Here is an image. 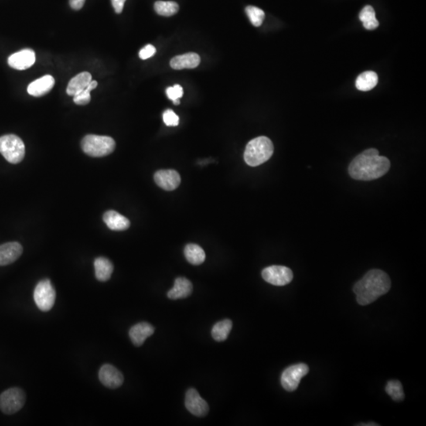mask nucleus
<instances>
[{
  "instance_id": "f257e3e1",
  "label": "nucleus",
  "mask_w": 426,
  "mask_h": 426,
  "mask_svg": "<svg viewBox=\"0 0 426 426\" xmlns=\"http://www.w3.org/2000/svg\"><path fill=\"white\" fill-rule=\"evenodd\" d=\"M390 168V161L387 157L379 155L376 148H369L355 157L348 171L355 180L371 181L385 175Z\"/></svg>"
},
{
  "instance_id": "f03ea898",
  "label": "nucleus",
  "mask_w": 426,
  "mask_h": 426,
  "mask_svg": "<svg viewBox=\"0 0 426 426\" xmlns=\"http://www.w3.org/2000/svg\"><path fill=\"white\" fill-rule=\"evenodd\" d=\"M391 284L387 273L382 270H370L354 286L353 291L356 294L358 303L361 305L373 303L389 292Z\"/></svg>"
},
{
  "instance_id": "7ed1b4c3",
  "label": "nucleus",
  "mask_w": 426,
  "mask_h": 426,
  "mask_svg": "<svg viewBox=\"0 0 426 426\" xmlns=\"http://www.w3.org/2000/svg\"><path fill=\"white\" fill-rule=\"evenodd\" d=\"M274 152L273 142L268 137L261 136L251 140L247 144L244 160L249 166L257 167L271 158Z\"/></svg>"
},
{
  "instance_id": "20e7f679",
  "label": "nucleus",
  "mask_w": 426,
  "mask_h": 426,
  "mask_svg": "<svg viewBox=\"0 0 426 426\" xmlns=\"http://www.w3.org/2000/svg\"><path fill=\"white\" fill-rule=\"evenodd\" d=\"M82 150L93 157H103L112 153L115 148V141L107 136L89 134L82 139Z\"/></svg>"
},
{
  "instance_id": "39448f33",
  "label": "nucleus",
  "mask_w": 426,
  "mask_h": 426,
  "mask_svg": "<svg viewBox=\"0 0 426 426\" xmlns=\"http://www.w3.org/2000/svg\"><path fill=\"white\" fill-rule=\"evenodd\" d=\"M0 153L11 164H18L25 157V144L15 134L2 136L0 137Z\"/></svg>"
},
{
  "instance_id": "423d86ee",
  "label": "nucleus",
  "mask_w": 426,
  "mask_h": 426,
  "mask_svg": "<svg viewBox=\"0 0 426 426\" xmlns=\"http://www.w3.org/2000/svg\"><path fill=\"white\" fill-rule=\"evenodd\" d=\"M24 391L12 388L0 395V410L6 414H15L23 407L25 403Z\"/></svg>"
},
{
  "instance_id": "0eeeda50",
  "label": "nucleus",
  "mask_w": 426,
  "mask_h": 426,
  "mask_svg": "<svg viewBox=\"0 0 426 426\" xmlns=\"http://www.w3.org/2000/svg\"><path fill=\"white\" fill-rule=\"evenodd\" d=\"M34 301L41 311L47 312L52 309L56 301V291L50 280H41L34 290Z\"/></svg>"
},
{
  "instance_id": "6e6552de",
  "label": "nucleus",
  "mask_w": 426,
  "mask_h": 426,
  "mask_svg": "<svg viewBox=\"0 0 426 426\" xmlns=\"http://www.w3.org/2000/svg\"><path fill=\"white\" fill-rule=\"evenodd\" d=\"M308 373V367L303 363L296 364L287 368L281 376V384L287 392L298 389L301 378Z\"/></svg>"
},
{
  "instance_id": "1a4fd4ad",
  "label": "nucleus",
  "mask_w": 426,
  "mask_h": 426,
  "mask_svg": "<svg viewBox=\"0 0 426 426\" xmlns=\"http://www.w3.org/2000/svg\"><path fill=\"white\" fill-rule=\"evenodd\" d=\"M263 279L274 286H285L293 280V273L289 267L281 265L269 266L262 271Z\"/></svg>"
},
{
  "instance_id": "9d476101",
  "label": "nucleus",
  "mask_w": 426,
  "mask_h": 426,
  "mask_svg": "<svg viewBox=\"0 0 426 426\" xmlns=\"http://www.w3.org/2000/svg\"><path fill=\"white\" fill-rule=\"evenodd\" d=\"M185 405L191 414L197 417H204L209 413V407L207 402L201 397L196 389H190L186 392Z\"/></svg>"
},
{
  "instance_id": "9b49d317",
  "label": "nucleus",
  "mask_w": 426,
  "mask_h": 426,
  "mask_svg": "<svg viewBox=\"0 0 426 426\" xmlns=\"http://www.w3.org/2000/svg\"><path fill=\"white\" fill-rule=\"evenodd\" d=\"M99 378L105 387L111 389H118L124 381L121 372L109 364H106L100 368Z\"/></svg>"
},
{
  "instance_id": "f8f14e48",
  "label": "nucleus",
  "mask_w": 426,
  "mask_h": 426,
  "mask_svg": "<svg viewBox=\"0 0 426 426\" xmlns=\"http://www.w3.org/2000/svg\"><path fill=\"white\" fill-rule=\"evenodd\" d=\"M36 62V54L32 49H26L11 55L8 64L15 70H24L31 67Z\"/></svg>"
},
{
  "instance_id": "ddd939ff",
  "label": "nucleus",
  "mask_w": 426,
  "mask_h": 426,
  "mask_svg": "<svg viewBox=\"0 0 426 426\" xmlns=\"http://www.w3.org/2000/svg\"><path fill=\"white\" fill-rule=\"evenodd\" d=\"M156 183L165 190L177 189L180 185L181 177L175 170H160L154 175Z\"/></svg>"
},
{
  "instance_id": "4468645a",
  "label": "nucleus",
  "mask_w": 426,
  "mask_h": 426,
  "mask_svg": "<svg viewBox=\"0 0 426 426\" xmlns=\"http://www.w3.org/2000/svg\"><path fill=\"white\" fill-rule=\"evenodd\" d=\"M22 245L16 242L5 243L0 246V266L12 264L22 255Z\"/></svg>"
},
{
  "instance_id": "2eb2a0df",
  "label": "nucleus",
  "mask_w": 426,
  "mask_h": 426,
  "mask_svg": "<svg viewBox=\"0 0 426 426\" xmlns=\"http://www.w3.org/2000/svg\"><path fill=\"white\" fill-rule=\"evenodd\" d=\"M155 328L147 322L138 323L130 328L129 332L130 339L136 346H140L145 342V339L154 333Z\"/></svg>"
},
{
  "instance_id": "dca6fc26",
  "label": "nucleus",
  "mask_w": 426,
  "mask_h": 426,
  "mask_svg": "<svg viewBox=\"0 0 426 426\" xmlns=\"http://www.w3.org/2000/svg\"><path fill=\"white\" fill-rule=\"evenodd\" d=\"M55 85V79L51 75H45L36 79L28 86L27 91L32 97H42L52 90Z\"/></svg>"
},
{
  "instance_id": "f3484780",
  "label": "nucleus",
  "mask_w": 426,
  "mask_h": 426,
  "mask_svg": "<svg viewBox=\"0 0 426 426\" xmlns=\"http://www.w3.org/2000/svg\"><path fill=\"white\" fill-rule=\"evenodd\" d=\"M193 292V284L184 277H178L175 280L174 287L168 292L170 299L177 300L187 298Z\"/></svg>"
},
{
  "instance_id": "a211bd4d",
  "label": "nucleus",
  "mask_w": 426,
  "mask_h": 426,
  "mask_svg": "<svg viewBox=\"0 0 426 426\" xmlns=\"http://www.w3.org/2000/svg\"><path fill=\"white\" fill-rule=\"evenodd\" d=\"M200 56L197 53L190 52V53L175 56L171 59L170 65L175 70H182V69H193L200 64Z\"/></svg>"
},
{
  "instance_id": "6ab92c4d",
  "label": "nucleus",
  "mask_w": 426,
  "mask_h": 426,
  "mask_svg": "<svg viewBox=\"0 0 426 426\" xmlns=\"http://www.w3.org/2000/svg\"><path fill=\"white\" fill-rule=\"evenodd\" d=\"M104 223L108 228L112 230H125L130 226V222L127 217L115 211L106 212L103 216Z\"/></svg>"
},
{
  "instance_id": "aec40b11",
  "label": "nucleus",
  "mask_w": 426,
  "mask_h": 426,
  "mask_svg": "<svg viewBox=\"0 0 426 426\" xmlns=\"http://www.w3.org/2000/svg\"><path fill=\"white\" fill-rule=\"evenodd\" d=\"M91 81L92 75L89 72H82L70 81L66 89V93L69 96L74 97L75 95L86 89Z\"/></svg>"
},
{
  "instance_id": "412c9836",
  "label": "nucleus",
  "mask_w": 426,
  "mask_h": 426,
  "mask_svg": "<svg viewBox=\"0 0 426 426\" xmlns=\"http://www.w3.org/2000/svg\"><path fill=\"white\" fill-rule=\"evenodd\" d=\"M95 274L99 281H107L111 278L114 266L111 260L106 257H98L94 261Z\"/></svg>"
},
{
  "instance_id": "4be33fe9",
  "label": "nucleus",
  "mask_w": 426,
  "mask_h": 426,
  "mask_svg": "<svg viewBox=\"0 0 426 426\" xmlns=\"http://www.w3.org/2000/svg\"><path fill=\"white\" fill-rule=\"evenodd\" d=\"M184 255L188 262L193 265H199L205 260V253L200 246L188 244L184 249Z\"/></svg>"
},
{
  "instance_id": "5701e85b",
  "label": "nucleus",
  "mask_w": 426,
  "mask_h": 426,
  "mask_svg": "<svg viewBox=\"0 0 426 426\" xmlns=\"http://www.w3.org/2000/svg\"><path fill=\"white\" fill-rule=\"evenodd\" d=\"M377 83V74L373 71H366L359 75L355 85L357 89L360 91L367 92L373 89Z\"/></svg>"
},
{
  "instance_id": "b1692460",
  "label": "nucleus",
  "mask_w": 426,
  "mask_h": 426,
  "mask_svg": "<svg viewBox=\"0 0 426 426\" xmlns=\"http://www.w3.org/2000/svg\"><path fill=\"white\" fill-rule=\"evenodd\" d=\"M232 326H233V324L230 320L225 319L219 321L212 328V338L217 342H223L226 340L231 331Z\"/></svg>"
},
{
  "instance_id": "393cba45",
  "label": "nucleus",
  "mask_w": 426,
  "mask_h": 426,
  "mask_svg": "<svg viewBox=\"0 0 426 426\" xmlns=\"http://www.w3.org/2000/svg\"><path fill=\"white\" fill-rule=\"evenodd\" d=\"M359 18L363 26L368 30H374L379 26V22L376 18V13L373 7L366 6L359 14Z\"/></svg>"
},
{
  "instance_id": "a878e982",
  "label": "nucleus",
  "mask_w": 426,
  "mask_h": 426,
  "mask_svg": "<svg viewBox=\"0 0 426 426\" xmlns=\"http://www.w3.org/2000/svg\"><path fill=\"white\" fill-rule=\"evenodd\" d=\"M154 9L161 16L171 17L177 14L179 7L177 3L172 1H157L154 4Z\"/></svg>"
},
{
  "instance_id": "bb28decb",
  "label": "nucleus",
  "mask_w": 426,
  "mask_h": 426,
  "mask_svg": "<svg viewBox=\"0 0 426 426\" xmlns=\"http://www.w3.org/2000/svg\"><path fill=\"white\" fill-rule=\"evenodd\" d=\"M386 393L393 398V400L396 402H401L404 400V393H403L402 383L397 380H391L388 382L385 387Z\"/></svg>"
},
{
  "instance_id": "cd10ccee",
  "label": "nucleus",
  "mask_w": 426,
  "mask_h": 426,
  "mask_svg": "<svg viewBox=\"0 0 426 426\" xmlns=\"http://www.w3.org/2000/svg\"><path fill=\"white\" fill-rule=\"evenodd\" d=\"M246 12L248 18H250V22L254 26L259 27L261 25L265 17L262 10L253 6H249L246 8Z\"/></svg>"
},
{
  "instance_id": "c85d7f7f",
  "label": "nucleus",
  "mask_w": 426,
  "mask_h": 426,
  "mask_svg": "<svg viewBox=\"0 0 426 426\" xmlns=\"http://www.w3.org/2000/svg\"><path fill=\"white\" fill-rule=\"evenodd\" d=\"M166 93L168 98L173 101L174 104L178 105L179 99L183 96V89L179 85H175L172 87H168Z\"/></svg>"
},
{
  "instance_id": "c756f323",
  "label": "nucleus",
  "mask_w": 426,
  "mask_h": 426,
  "mask_svg": "<svg viewBox=\"0 0 426 426\" xmlns=\"http://www.w3.org/2000/svg\"><path fill=\"white\" fill-rule=\"evenodd\" d=\"M90 92L88 88L82 90L80 93L75 95L73 97V102L78 105H86L89 104L90 100H91V96H90Z\"/></svg>"
},
{
  "instance_id": "7c9ffc66",
  "label": "nucleus",
  "mask_w": 426,
  "mask_h": 426,
  "mask_svg": "<svg viewBox=\"0 0 426 426\" xmlns=\"http://www.w3.org/2000/svg\"><path fill=\"white\" fill-rule=\"evenodd\" d=\"M163 120L168 127H177L179 123L178 116L171 109L164 111L163 114Z\"/></svg>"
},
{
  "instance_id": "2f4dec72",
  "label": "nucleus",
  "mask_w": 426,
  "mask_h": 426,
  "mask_svg": "<svg viewBox=\"0 0 426 426\" xmlns=\"http://www.w3.org/2000/svg\"><path fill=\"white\" fill-rule=\"evenodd\" d=\"M156 50L155 47L152 45H148L144 47L139 52V57L140 59H143V60H145V59H149V58L152 57L155 55Z\"/></svg>"
},
{
  "instance_id": "473e14b6",
  "label": "nucleus",
  "mask_w": 426,
  "mask_h": 426,
  "mask_svg": "<svg viewBox=\"0 0 426 426\" xmlns=\"http://www.w3.org/2000/svg\"><path fill=\"white\" fill-rule=\"evenodd\" d=\"M126 0H111L113 8L117 14H120L123 11L125 4Z\"/></svg>"
},
{
  "instance_id": "72a5a7b5",
  "label": "nucleus",
  "mask_w": 426,
  "mask_h": 426,
  "mask_svg": "<svg viewBox=\"0 0 426 426\" xmlns=\"http://www.w3.org/2000/svg\"><path fill=\"white\" fill-rule=\"evenodd\" d=\"M86 0H70V5L72 9L79 11L84 6Z\"/></svg>"
},
{
  "instance_id": "f704fd0d",
  "label": "nucleus",
  "mask_w": 426,
  "mask_h": 426,
  "mask_svg": "<svg viewBox=\"0 0 426 426\" xmlns=\"http://www.w3.org/2000/svg\"><path fill=\"white\" fill-rule=\"evenodd\" d=\"M359 425H363V426H375L378 425V424H374L373 422H370V424H359Z\"/></svg>"
}]
</instances>
